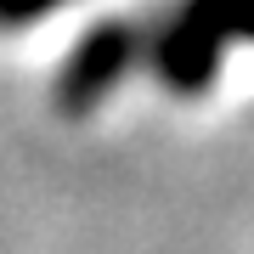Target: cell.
<instances>
[{
	"label": "cell",
	"instance_id": "obj_1",
	"mask_svg": "<svg viewBox=\"0 0 254 254\" xmlns=\"http://www.w3.org/2000/svg\"><path fill=\"white\" fill-rule=\"evenodd\" d=\"M237 40H254V0H175L147 28V68L164 91L203 96Z\"/></svg>",
	"mask_w": 254,
	"mask_h": 254
},
{
	"label": "cell",
	"instance_id": "obj_2",
	"mask_svg": "<svg viewBox=\"0 0 254 254\" xmlns=\"http://www.w3.org/2000/svg\"><path fill=\"white\" fill-rule=\"evenodd\" d=\"M147 63V23L136 17H102L73 40L63 73H57V102L63 113H96V102L125 79L130 68Z\"/></svg>",
	"mask_w": 254,
	"mask_h": 254
},
{
	"label": "cell",
	"instance_id": "obj_3",
	"mask_svg": "<svg viewBox=\"0 0 254 254\" xmlns=\"http://www.w3.org/2000/svg\"><path fill=\"white\" fill-rule=\"evenodd\" d=\"M57 6H68V0H0V28H28V23L51 17Z\"/></svg>",
	"mask_w": 254,
	"mask_h": 254
}]
</instances>
